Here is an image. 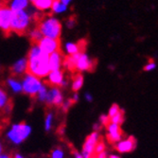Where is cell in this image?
Listing matches in <instances>:
<instances>
[{
  "instance_id": "obj_1",
  "label": "cell",
  "mask_w": 158,
  "mask_h": 158,
  "mask_svg": "<svg viewBox=\"0 0 158 158\" xmlns=\"http://www.w3.org/2000/svg\"><path fill=\"white\" fill-rule=\"evenodd\" d=\"M27 73L37 78L48 77L50 72L49 56L42 52L37 45H32L27 54Z\"/></svg>"
},
{
  "instance_id": "obj_2",
  "label": "cell",
  "mask_w": 158,
  "mask_h": 158,
  "mask_svg": "<svg viewBox=\"0 0 158 158\" xmlns=\"http://www.w3.org/2000/svg\"><path fill=\"white\" fill-rule=\"evenodd\" d=\"M34 25L44 37L50 39H60L62 34V24L59 22V20L52 17L51 13H45L44 16Z\"/></svg>"
},
{
  "instance_id": "obj_3",
  "label": "cell",
  "mask_w": 158,
  "mask_h": 158,
  "mask_svg": "<svg viewBox=\"0 0 158 158\" xmlns=\"http://www.w3.org/2000/svg\"><path fill=\"white\" fill-rule=\"evenodd\" d=\"M31 16L27 12L22 10L12 11V17L10 22V31L16 33L20 36L28 34L31 25Z\"/></svg>"
},
{
  "instance_id": "obj_4",
  "label": "cell",
  "mask_w": 158,
  "mask_h": 158,
  "mask_svg": "<svg viewBox=\"0 0 158 158\" xmlns=\"http://www.w3.org/2000/svg\"><path fill=\"white\" fill-rule=\"evenodd\" d=\"M31 134V127L25 123H15L10 126V130L7 132V138L14 145H19L24 142Z\"/></svg>"
},
{
  "instance_id": "obj_5",
  "label": "cell",
  "mask_w": 158,
  "mask_h": 158,
  "mask_svg": "<svg viewBox=\"0 0 158 158\" xmlns=\"http://www.w3.org/2000/svg\"><path fill=\"white\" fill-rule=\"evenodd\" d=\"M22 88L23 92L31 98H36L38 92L44 85V82L42 81V79L37 78L31 74H25L22 78Z\"/></svg>"
},
{
  "instance_id": "obj_6",
  "label": "cell",
  "mask_w": 158,
  "mask_h": 158,
  "mask_svg": "<svg viewBox=\"0 0 158 158\" xmlns=\"http://www.w3.org/2000/svg\"><path fill=\"white\" fill-rule=\"evenodd\" d=\"M97 65V61L92 60L90 57L84 52L78 53L76 55L75 72L81 73L84 71H93Z\"/></svg>"
},
{
  "instance_id": "obj_7",
  "label": "cell",
  "mask_w": 158,
  "mask_h": 158,
  "mask_svg": "<svg viewBox=\"0 0 158 158\" xmlns=\"http://www.w3.org/2000/svg\"><path fill=\"white\" fill-rule=\"evenodd\" d=\"M100 140V136L98 132H93L86 137L82 150H81V156L83 158H93L95 155V147L98 144V142Z\"/></svg>"
},
{
  "instance_id": "obj_8",
  "label": "cell",
  "mask_w": 158,
  "mask_h": 158,
  "mask_svg": "<svg viewBox=\"0 0 158 158\" xmlns=\"http://www.w3.org/2000/svg\"><path fill=\"white\" fill-rule=\"evenodd\" d=\"M37 46L47 55H50L56 51L61 50V40L60 39H50L43 37V39L38 43Z\"/></svg>"
},
{
  "instance_id": "obj_9",
  "label": "cell",
  "mask_w": 158,
  "mask_h": 158,
  "mask_svg": "<svg viewBox=\"0 0 158 158\" xmlns=\"http://www.w3.org/2000/svg\"><path fill=\"white\" fill-rule=\"evenodd\" d=\"M64 95L60 87L56 86H48V92L46 100V104L48 106L61 107L64 102Z\"/></svg>"
},
{
  "instance_id": "obj_10",
  "label": "cell",
  "mask_w": 158,
  "mask_h": 158,
  "mask_svg": "<svg viewBox=\"0 0 158 158\" xmlns=\"http://www.w3.org/2000/svg\"><path fill=\"white\" fill-rule=\"evenodd\" d=\"M12 17V10L6 6L0 7V27L6 36H9L10 31V22Z\"/></svg>"
},
{
  "instance_id": "obj_11",
  "label": "cell",
  "mask_w": 158,
  "mask_h": 158,
  "mask_svg": "<svg viewBox=\"0 0 158 158\" xmlns=\"http://www.w3.org/2000/svg\"><path fill=\"white\" fill-rule=\"evenodd\" d=\"M47 84L48 86H56V87H65L67 85V80L64 78L63 70L50 71L48 75Z\"/></svg>"
},
{
  "instance_id": "obj_12",
  "label": "cell",
  "mask_w": 158,
  "mask_h": 158,
  "mask_svg": "<svg viewBox=\"0 0 158 158\" xmlns=\"http://www.w3.org/2000/svg\"><path fill=\"white\" fill-rule=\"evenodd\" d=\"M136 139L133 135H131L126 139H121L119 142H118L116 144V149L120 153H127L135 151L136 148Z\"/></svg>"
},
{
  "instance_id": "obj_13",
  "label": "cell",
  "mask_w": 158,
  "mask_h": 158,
  "mask_svg": "<svg viewBox=\"0 0 158 158\" xmlns=\"http://www.w3.org/2000/svg\"><path fill=\"white\" fill-rule=\"evenodd\" d=\"M107 139L111 143H118L122 139L123 132L119 125L110 122L107 126Z\"/></svg>"
},
{
  "instance_id": "obj_14",
  "label": "cell",
  "mask_w": 158,
  "mask_h": 158,
  "mask_svg": "<svg viewBox=\"0 0 158 158\" xmlns=\"http://www.w3.org/2000/svg\"><path fill=\"white\" fill-rule=\"evenodd\" d=\"M10 72L12 77H20L27 73V58H22L18 60L17 62L14 63L10 68Z\"/></svg>"
},
{
  "instance_id": "obj_15",
  "label": "cell",
  "mask_w": 158,
  "mask_h": 158,
  "mask_svg": "<svg viewBox=\"0 0 158 158\" xmlns=\"http://www.w3.org/2000/svg\"><path fill=\"white\" fill-rule=\"evenodd\" d=\"M12 108V102L4 87L0 86V110L4 114H9Z\"/></svg>"
},
{
  "instance_id": "obj_16",
  "label": "cell",
  "mask_w": 158,
  "mask_h": 158,
  "mask_svg": "<svg viewBox=\"0 0 158 158\" xmlns=\"http://www.w3.org/2000/svg\"><path fill=\"white\" fill-rule=\"evenodd\" d=\"M87 42L85 39L80 40L77 43H67L65 45V52L67 55H75L85 51Z\"/></svg>"
},
{
  "instance_id": "obj_17",
  "label": "cell",
  "mask_w": 158,
  "mask_h": 158,
  "mask_svg": "<svg viewBox=\"0 0 158 158\" xmlns=\"http://www.w3.org/2000/svg\"><path fill=\"white\" fill-rule=\"evenodd\" d=\"M64 59V55L61 50L56 51V52L50 54L49 55V60H48L50 71L61 70V68L63 67Z\"/></svg>"
},
{
  "instance_id": "obj_18",
  "label": "cell",
  "mask_w": 158,
  "mask_h": 158,
  "mask_svg": "<svg viewBox=\"0 0 158 158\" xmlns=\"http://www.w3.org/2000/svg\"><path fill=\"white\" fill-rule=\"evenodd\" d=\"M6 84L8 86V88H10L13 93L18 94L23 92V88H22V82L20 80H18L15 77H10L7 79L6 81Z\"/></svg>"
},
{
  "instance_id": "obj_19",
  "label": "cell",
  "mask_w": 158,
  "mask_h": 158,
  "mask_svg": "<svg viewBox=\"0 0 158 158\" xmlns=\"http://www.w3.org/2000/svg\"><path fill=\"white\" fill-rule=\"evenodd\" d=\"M83 76L81 73H74L73 77H72V90L74 92H78L83 85Z\"/></svg>"
},
{
  "instance_id": "obj_20",
  "label": "cell",
  "mask_w": 158,
  "mask_h": 158,
  "mask_svg": "<svg viewBox=\"0 0 158 158\" xmlns=\"http://www.w3.org/2000/svg\"><path fill=\"white\" fill-rule=\"evenodd\" d=\"M28 36H30V39L31 41L32 45H37L38 43L43 39V37H44L36 27H34L32 30L30 31V32H28Z\"/></svg>"
},
{
  "instance_id": "obj_21",
  "label": "cell",
  "mask_w": 158,
  "mask_h": 158,
  "mask_svg": "<svg viewBox=\"0 0 158 158\" xmlns=\"http://www.w3.org/2000/svg\"><path fill=\"white\" fill-rule=\"evenodd\" d=\"M31 2L34 5V7H36L38 10H44L51 8L53 1L52 0H32Z\"/></svg>"
},
{
  "instance_id": "obj_22",
  "label": "cell",
  "mask_w": 158,
  "mask_h": 158,
  "mask_svg": "<svg viewBox=\"0 0 158 158\" xmlns=\"http://www.w3.org/2000/svg\"><path fill=\"white\" fill-rule=\"evenodd\" d=\"M48 85L47 83H44V85L42 86V88L40 89V91L38 92L36 98L39 100L40 102L46 103L47 100V97H48Z\"/></svg>"
},
{
  "instance_id": "obj_23",
  "label": "cell",
  "mask_w": 158,
  "mask_h": 158,
  "mask_svg": "<svg viewBox=\"0 0 158 158\" xmlns=\"http://www.w3.org/2000/svg\"><path fill=\"white\" fill-rule=\"evenodd\" d=\"M53 120H54V114L52 112H48L46 114V118H45V129L47 132H49L52 126H53Z\"/></svg>"
},
{
  "instance_id": "obj_24",
  "label": "cell",
  "mask_w": 158,
  "mask_h": 158,
  "mask_svg": "<svg viewBox=\"0 0 158 158\" xmlns=\"http://www.w3.org/2000/svg\"><path fill=\"white\" fill-rule=\"evenodd\" d=\"M110 122L118 124V125H121L124 122V110H120L117 114H114L113 118H110Z\"/></svg>"
},
{
  "instance_id": "obj_25",
  "label": "cell",
  "mask_w": 158,
  "mask_h": 158,
  "mask_svg": "<svg viewBox=\"0 0 158 158\" xmlns=\"http://www.w3.org/2000/svg\"><path fill=\"white\" fill-rule=\"evenodd\" d=\"M51 9H52V11L53 12H62V11L65 10L66 6H64V4H62L60 2V0H57V1H53L52 2Z\"/></svg>"
},
{
  "instance_id": "obj_26",
  "label": "cell",
  "mask_w": 158,
  "mask_h": 158,
  "mask_svg": "<svg viewBox=\"0 0 158 158\" xmlns=\"http://www.w3.org/2000/svg\"><path fill=\"white\" fill-rule=\"evenodd\" d=\"M50 158H64V152L61 148H55L51 151Z\"/></svg>"
},
{
  "instance_id": "obj_27",
  "label": "cell",
  "mask_w": 158,
  "mask_h": 158,
  "mask_svg": "<svg viewBox=\"0 0 158 158\" xmlns=\"http://www.w3.org/2000/svg\"><path fill=\"white\" fill-rule=\"evenodd\" d=\"M121 109H120V107L117 104V103H114V104H113L111 107H110V109H109V112H108V117L111 118H113L114 114H117L119 111H120Z\"/></svg>"
},
{
  "instance_id": "obj_28",
  "label": "cell",
  "mask_w": 158,
  "mask_h": 158,
  "mask_svg": "<svg viewBox=\"0 0 158 158\" xmlns=\"http://www.w3.org/2000/svg\"><path fill=\"white\" fill-rule=\"evenodd\" d=\"M105 149H106L105 143H104L102 140H99V141L98 142V144L96 145V147H95V154H98V153H99V152H104Z\"/></svg>"
},
{
  "instance_id": "obj_29",
  "label": "cell",
  "mask_w": 158,
  "mask_h": 158,
  "mask_svg": "<svg viewBox=\"0 0 158 158\" xmlns=\"http://www.w3.org/2000/svg\"><path fill=\"white\" fill-rule=\"evenodd\" d=\"M73 104H74V102H72V99H71V98H70L64 100L63 104L61 105V108L64 112H67L69 110V108L71 107V105H73Z\"/></svg>"
},
{
  "instance_id": "obj_30",
  "label": "cell",
  "mask_w": 158,
  "mask_h": 158,
  "mask_svg": "<svg viewBox=\"0 0 158 158\" xmlns=\"http://www.w3.org/2000/svg\"><path fill=\"white\" fill-rule=\"evenodd\" d=\"M156 64L152 60V59H150V61H149V64H147L144 67H143V70L144 71H146V72H150V71H152V70H154L155 68H156Z\"/></svg>"
},
{
  "instance_id": "obj_31",
  "label": "cell",
  "mask_w": 158,
  "mask_h": 158,
  "mask_svg": "<svg viewBox=\"0 0 158 158\" xmlns=\"http://www.w3.org/2000/svg\"><path fill=\"white\" fill-rule=\"evenodd\" d=\"M102 126H107L110 123V118L107 116V114H102L99 117V122H98Z\"/></svg>"
},
{
  "instance_id": "obj_32",
  "label": "cell",
  "mask_w": 158,
  "mask_h": 158,
  "mask_svg": "<svg viewBox=\"0 0 158 158\" xmlns=\"http://www.w3.org/2000/svg\"><path fill=\"white\" fill-rule=\"evenodd\" d=\"M76 23H77V17L75 15H72V16H70L69 19L67 20L66 26L69 28H72V27H74V26L76 25Z\"/></svg>"
},
{
  "instance_id": "obj_33",
  "label": "cell",
  "mask_w": 158,
  "mask_h": 158,
  "mask_svg": "<svg viewBox=\"0 0 158 158\" xmlns=\"http://www.w3.org/2000/svg\"><path fill=\"white\" fill-rule=\"evenodd\" d=\"M93 158H108V154H107L106 151H104L102 152H99L98 154H95Z\"/></svg>"
},
{
  "instance_id": "obj_34",
  "label": "cell",
  "mask_w": 158,
  "mask_h": 158,
  "mask_svg": "<svg viewBox=\"0 0 158 158\" xmlns=\"http://www.w3.org/2000/svg\"><path fill=\"white\" fill-rule=\"evenodd\" d=\"M84 97H85V99L87 100V102H91L93 100V96L90 93H85Z\"/></svg>"
},
{
  "instance_id": "obj_35",
  "label": "cell",
  "mask_w": 158,
  "mask_h": 158,
  "mask_svg": "<svg viewBox=\"0 0 158 158\" xmlns=\"http://www.w3.org/2000/svg\"><path fill=\"white\" fill-rule=\"evenodd\" d=\"M93 128H94V132H98V130L102 129V125H100L99 123H95L93 125Z\"/></svg>"
},
{
  "instance_id": "obj_36",
  "label": "cell",
  "mask_w": 158,
  "mask_h": 158,
  "mask_svg": "<svg viewBox=\"0 0 158 158\" xmlns=\"http://www.w3.org/2000/svg\"><path fill=\"white\" fill-rule=\"evenodd\" d=\"M71 99H72V102H74V103H76L78 100H79V95L77 94V92H75L74 93V95H73V97L71 98Z\"/></svg>"
},
{
  "instance_id": "obj_37",
  "label": "cell",
  "mask_w": 158,
  "mask_h": 158,
  "mask_svg": "<svg viewBox=\"0 0 158 158\" xmlns=\"http://www.w3.org/2000/svg\"><path fill=\"white\" fill-rule=\"evenodd\" d=\"M12 158H25L21 153H19V152H15L13 155H12Z\"/></svg>"
},
{
  "instance_id": "obj_38",
  "label": "cell",
  "mask_w": 158,
  "mask_h": 158,
  "mask_svg": "<svg viewBox=\"0 0 158 158\" xmlns=\"http://www.w3.org/2000/svg\"><path fill=\"white\" fill-rule=\"evenodd\" d=\"M0 158H12V155H10L9 153H2L0 155Z\"/></svg>"
},
{
  "instance_id": "obj_39",
  "label": "cell",
  "mask_w": 158,
  "mask_h": 158,
  "mask_svg": "<svg viewBox=\"0 0 158 158\" xmlns=\"http://www.w3.org/2000/svg\"><path fill=\"white\" fill-rule=\"evenodd\" d=\"M70 1H71V0H60V2H61L62 4H64V6H67V5L69 4Z\"/></svg>"
},
{
  "instance_id": "obj_40",
  "label": "cell",
  "mask_w": 158,
  "mask_h": 158,
  "mask_svg": "<svg viewBox=\"0 0 158 158\" xmlns=\"http://www.w3.org/2000/svg\"><path fill=\"white\" fill-rule=\"evenodd\" d=\"M74 158H83V157L81 156V154L80 152H74Z\"/></svg>"
},
{
  "instance_id": "obj_41",
  "label": "cell",
  "mask_w": 158,
  "mask_h": 158,
  "mask_svg": "<svg viewBox=\"0 0 158 158\" xmlns=\"http://www.w3.org/2000/svg\"><path fill=\"white\" fill-rule=\"evenodd\" d=\"M108 158H120V156L117 155V154H110V155H108Z\"/></svg>"
},
{
  "instance_id": "obj_42",
  "label": "cell",
  "mask_w": 158,
  "mask_h": 158,
  "mask_svg": "<svg viewBox=\"0 0 158 158\" xmlns=\"http://www.w3.org/2000/svg\"><path fill=\"white\" fill-rule=\"evenodd\" d=\"M2 153H3V145H2L1 141H0V155H1Z\"/></svg>"
},
{
  "instance_id": "obj_43",
  "label": "cell",
  "mask_w": 158,
  "mask_h": 158,
  "mask_svg": "<svg viewBox=\"0 0 158 158\" xmlns=\"http://www.w3.org/2000/svg\"><path fill=\"white\" fill-rule=\"evenodd\" d=\"M4 116H5V114H3V112H2L1 110H0V119H1V118H2L4 117Z\"/></svg>"
},
{
  "instance_id": "obj_44",
  "label": "cell",
  "mask_w": 158,
  "mask_h": 158,
  "mask_svg": "<svg viewBox=\"0 0 158 158\" xmlns=\"http://www.w3.org/2000/svg\"><path fill=\"white\" fill-rule=\"evenodd\" d=\"M0 7H1V5H0Z\"/></svg>"
}]
</instances>
